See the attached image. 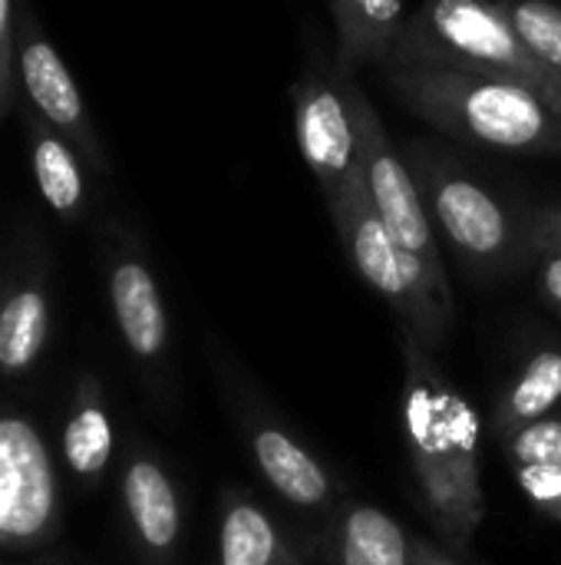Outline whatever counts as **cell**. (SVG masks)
<instances>
[{
    "label": "cell",
    "mask_w": 561,
    "mask_h": 565,
    "mask_svg": "<svg viewBox=\"0 0 561 565\" xmlns=\"http://www.w3.org/2000/svg\"><path fill=\"white\" fill-rule=\"evenodd\" d=\"M400 354V420L417 500L440 543L463 556L486 520L479 414L443 374L436 354L403 328Z\"/></svg>",
    "instance_id": "obj_1"
},
{
    "label": "cell",
    "mask_w": 561,
    "mask_h": 565,
    "mask_svg": "<svg viewBox=\"0 0 561 565\" xmlns=\"http://www.w3.org/2000/svg\"><path fill=\"white\" fill-rule=\"evenodd\" d=\"M387 86L423 122L506 152H561V113L529 86L453 66L387 63Z\"/></svg>",
    "instance_id": "obj_2"
},
{
    "label": "cell",
    "mask_w": 561,
    "mask_h": 565,
    "mask_svg": "<svg viewBox=\"0 0 561 565\" xmlns=\"http://www.w3.org/2000/svg\"><path fill=\"white\" fill-rule=\"evenodd\" d=\"M387 63L453 66L513 79L561 113V83L529 50L503 0H423L403 20Z\"/></svg>",
    "instance_id": "obj_3"
},
{
    "label": "cell",
    "mask_w": 561,
    "mask_h": 565,
    "mask_svg": "<svg viewBox=\"0 0 561 565\" xmlns=\"http://www.w3.org/2000/svg\"><path fill=\"white\" fill-rule=\"evenodd\" d=\"M407 166L423 192L433 228L453 245L470 278L496 281L529 268L526 215H516L486 182L433 146L413 142Z\"/></svg>",
    "instance_id": "obj_4"
},
{
    "label": "cell",
    "mask_w": 561,
    "mask_h": 565,
    "mask_svg": "<svg viewBox=\"0 0 561 565\" xmlns=\"http://www.w3.org/2000/svg\"><path fill=\"white\" fill-rule=\"evenodd\" d=\"M341 235V245L370 291H377L397 315V324L410 331L427 351L440 354L453 328V288L436 281L420 258H413L380 222L364 175L350 182L344 199L327 209Z\"/></svg>",
    "instance_id": "obj_5"
},
{
    "label": "cell",
    "mask_w": 561,
    "mask_h": 565,
    "mask_svg": "<svg viewBox=\"0 0 561 565\" xmlns=\"http://www.w3.org/2000/svg\"><path fill=\"white\" fill-rule=\"evenodd\" d=\"M63 530V493L40 424L0 401V553H36Z\"/></svg>",
    "instance_id": "obj_6"
},
{
    "label": "cell",
    "mask_w": 561,
    "mask_h": 565,
    "mask_svg": "<svg viewBox=\"0 0 561 565\" xmlns=\"http://www.w3.org/2000/svg\"><path fill=\"white\" fill-rule=\"evenodd\" d=\"M106 301L126 358L139 371L145 391L165 401L172 391V328L155 271L132 232L112 225L103 238Z\"/></svg>",
    "instance_id": "obj_7"
},
{
    "label": "cell",
    "mask_w": 561,
    "mask_h": 565,
    "mask_svg": "<svg viewBox=\"0 0 561 565\" xmlns=\"http://www.w3.org/2000/svg\"><path fill=\"white\" fill-rule=\"evenodd\" d=\"M341 86H344L347 109H350L354 132H357L360 175H364V185L370 192V202H374L380 222L387 225V232L413 258L423 262V268L436 281L450 285L446 268H443V255H440V242H436V228H433V218H430V209L423 202V192H420L407 159L390 142L380 113L374 109L367 93L357 86V79L354 76H341Z\"/></svg>",
    "instance_id": "obj_8"
},
{
    "label": "cell",
    "mask_w": 561,
    "mask_h": 565,
    "mask_svg": "<svg viewBox=\"0 0 561 565\" xmlns=\"http://www.w3.org/2000/svg\"><path fill=\"white\" fill-rule=\"evenodd\" d=\"M228 401L238 417V430L248 450L251 467L258 470L261 483L291 510L324 520V526L334 520V513L344 503V493L334 480V473L324 467V460L304 447V440L284 427L265 404L251 401L238 381L228 384Z\"/></svg>",
    "instance_id": "obj_9"
},
{
    "label": "cell",
    "mask_w": 561,
    "mask_h": 565,
    "mask_svg": "<svg viewBox=\"0 0 561 565\" xmlns=\"http://www.w3.org/2000/svg\"><path fill=\"white\" fill-rule=\"evenodd\" d=\"M7 291L0 308V384H33L53 338V275L46 242L23 228L7 242Z\"/></svg>",
    "instance_id": "obj_10"
},
{
    "label": "cell",
    "mask_w": 561,
    "mask_h": 565,
    "mask_svg": "<svg viewBox=\"0 0 561 565\" xmlns=\"http://www.w3.org/2000/svg\"><path fill=\"white\" fill-rule=\"evenodd\" d=\"M17 106L73 142L86 166L103 175L109 172V159L86 113V99L60 50L46 40L23 0H17Z\"/></svg>",
    "instance_id": "obj_11"
},
{
    "label": "cell",
    "mask_w": 561,
    "mask_h": 565,
    "mask_svg": "<svg viewBox=\"0 0 561 565\" xmlns=\"http://www.w3.org/2000/svg\"><path fill=\"white\" fill-rule=\"evenodd\" d=\"M294 139L327 209H334L360 175V152L341 76L321 56H311L308 73L294 86Z\"/></svg>",
    "instance_id": "obj_12"
},
{
    "label": "cell",
    "mask_w": 561,
    "mask_h": 565,
    "mask_svg": "<svg viewBox=\"0 0 561 565\" xmlns=\"http://www.w3.org/2000/svg\"><path fill=\"white\" fill-rule=\"evenodd\" d=\"M119 507L139 565H179L182 497L169 467L145 447L129 444L119 470Z\"/></svg>",
    "instance_id": "obj_13"
},
{
    "label": "cell",
    "mask_w": 561,
    "mask_h": 565,
    "mask_svg": "<svg viewBox=\"0 0 561 565\" xmlns=\"http://www.w3.org/2000/svg\"><path fill=\"white\" fill-rule=\"evenodd\" d=\"M116 457V424L96 374H79L60 427V460L83 490H99Z\"/></svg>",
    "instance_id": "obj_14"
},
{
    "label": "cell",
    "mask_w": 561,
    "mask_h": 565,
    "mask_svg": "<svg viewBox=\"0 0 561 565\" xmlns=\"http://www.w3.org/2000/svg\"><path fill=\"white\" fill-rule=\"evenodd\" d=\"M314 546L294 543L281 523L245 490L222 493L218 516V565H304Z\"/></svg>",
    "instance_id": "obj_15"
},
{
    "label": "cell",
    "mask_w": 561,
    "mask_h": 565,
    "mask_svg": "<svg viewBox=\"0 0 561 565\" xmlns=\"http://www.w3.org/2000/svg\"><path fill=\"white\" fill-rule=\"evenodd\" d=\"M321 553L331 565H417V536L387 510L344 500L327 523Z\"/></svg>",
    "instance_id": "obj_16"
},
{
    "label": "cell",
    "mask_w": 561,
    "mask_h": 565,
    "mask_svg": "<svg viewBox=\"0 0 561 565\" xmlns=\"http://www.w3.org/2000/svg\"><path fill=\"white\" fill-rule=\"evenodd\" d=\"M20 113H23V126H26L30 169H33L40 199L60 222L79 225L89 212V185L83 175V156L73 149V142H66L43 119H36L26 109H20Z\"/></svg>",
    "instance_id": "obj_17"
},
{
    "label": "cell",
    "mask_w": 561,
    "mask_h": 565,
    "mask_svg": "<svg viewBox=\"0 0 561 565\" xmlns=\"http://www.w3.org/2000/svg\"><path fill=\"white\" fill-rule=\"evenodd\" d=\"M334 17V70L354 76L377 63L384 66L403 30V0H331Z\"/></svg>",
    "instance_id": "obj_18"
},
{
    "label": "cell",
    "mask_w": 561,
    "mask_h": 565,
    "mask_svg": "<svg viewBox=\"0 0 561 565\" xmlns=\"http://www.w3.org/2000/svg\"><path fill=\"white\" fill-rule=\"evenodd\" d=\"M561 404V344L536 348L493 404L489 434L499 440L555 414Z\"/></svg>",
    "instance_id": "obj_19"
},
{
    "label": "cell",
    "mask_w": 561,
    "mask_h": 565,
    "mask_svg": "<svg viewBox=\"0 0 561 565\" xmlns=\"http://www.w3.org/2000/svg\"><path fill=\"white\" fill-rule=\"evenodd\" d=\"M516 30L542 66L561 83V3L555 0H503Z\"/></svg>",
    "instance_id": "obj_20"
},
{
    "label": "cell",
    "mask_w": 561,
    "mask_h": 565,
    "mask_svg": "<svg viewBox=\"0 0 561 565\" xmlns=\"http://www.w3.org/2000/svg\"><path fill=\"white\" fill-rule=\"evenodd\" d=\"M499 450L509 470L519 467H561V414H549L513 437L499 440Z\"/></svg>",
    "instance_id": "obj_21"
},
{
    "label": "cell",
    "mask_w": 561,
    "mask_h": 565,
    "mask_svg": "<svg viewBox=\"0 0 561 565\" xmlns=\"http://www.w3.org/2000/svg\"><path fill=\"white\" fill-rule=\"evenodd\" d=\"M513 477L539 516L561 523V467H519Z\"/></svg>",
    "instance_id": "obj_22"
},
{
    "label": "cell",
    "mask_w": 561,
    "mask_h": 565,
    "mask_svg": "<svg viewBox=\"0 0 561 565\" xmlns=\"http://www.w3.org/2000/svg\"><path fill=\"white\" fill-rule=\"evenodd\" d=\"M529 268L536 275V288H539L542 305L561 321V248L532 245Z\"/></svg>",
    "instance_id": "obj_23"
},
{
    "label": "cell",
    "mask_w": 561,
    "mask_h": 565,
    "mask_svg": "<svg viewBox=\"0 0 561 565\" xmlns=\"http://www.w3.org/2000/svg\"><path fill=\"white\" fill-rule=\"evenodd\" d=\"M0 86L17 106V10L13 0H0Z\"/></svg>",
    "instance_id": "obj_24"
},
{
    "label": "cell",
    "mask_w": 561,
    "mask_h": 565,
    "mask_svg": "<svg viewBox=\"0 0 561 565\" xmlns=\"http://www.w3.org/2000/svg\"><path fill=\"white\" fill-rule=\"evenodd\" d=\"M526 232H529V248L532 245L561 248V199L526 212Z\"/></svg>",
    "instance_id": "obj_25"
},
{
    "label": "cell",
    "mask_w": 561,
    "mask_h": 565,
    "mask_svg": "<svg viewBox=\"0 0 561 565\" xmlns=\"http://www.w3.org/2000/svg\"><path fill=\"white\" fill-rule=\"evenodd\" d=\"M417 565H463L456 553H450L443 543H430L417 536Z\"/></svg>",
    "instance_id": "obj_26"
},
{
    "label": "cell",
    "mask_w": 561,
    "mask_h": 565,
    "mask_svg": "<svg viewBox=\"0 0 561 565\" xmlns=\"http://www.w3.org/2000/svg\"><path fill=\"white\" fill-rule=\"evenodd\" d=\"M7 248L10 245H0V308H3V291H7Z\"/></svg>",
    "instance_id": "obj_27"
},
{
    "label": "cell",
    "mask_w": 561,
    "mask_h": 565,
    "mask_svg": "<svg viewBox=\"0 0 561 565\" xmlns=\"http://www.w3.org/2000/svg\"><path fill=\"white\" fill-rule=\"evenodd\" d=\"M10 113V99H7V93H3V86H0V119Z\"/></svg>",
    "instance_id": "obj_28"
}]
</instances>
